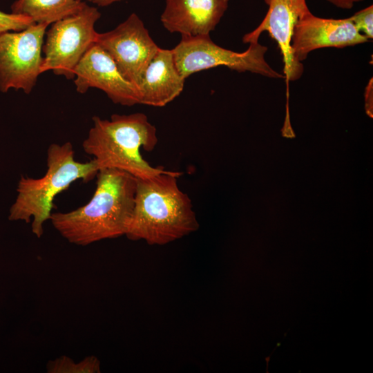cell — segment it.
Listing matches in <instances>:
<instances>
[{
  "instance_id": "3957f363",
  "label": "cell",
  "mask_w": 373,
  "mask_h": 373,
  "mask_svg": "<svg viewBox=\"0 0 373 373\" xmlns=\"http://www.w3.org/2000/svg\"><path fill=\"white\" fill-rule=\"evenodd\" d=\"M92 119L93 126L82 146L93 156L99 170L119 169L141 179L166 171L152 166L142 156L141 149L152 151L158 142L156 128L145 114H113L110 119L98 116Z\"/></svg>"
},
{
  "instance_id": "277c9868",
  "label": "cell",
  "mask_w": 373,
  "mask_h": 373,
  "mask_svg": "<svg viewBox=\"0 0 373 373\" xmlns=\"http://www.w3.org/2000/svg\"><path fill=\"white\" fill-rule=\"evenodd\" d=\"M46 164V173L40 178L21 177L8 217L12 221L31 222L32 232L38 238L44 234L45 222L50 220L55 196L77 180L90 181L99 171L93 159L87 162L76 161L70 142L50 144Z\"/></svg>"
},
{
  "instance_id": "30bf717a",
  "label": "cell",
  "mask_w": 373,
  "mask_h": 373,
  "mask_svg": "<svg viewBox=\"0 0 373 373\" xmlns=\"http://www.w3.org/2000/svg\"><path fill=\"white\" fill-rule=\"evenodd\" d=\"M74 75V83L79 93L96 88L104 91L115 104L128 106L140 104L138 88L122 75L110 55L96 43L78 62Z\"/></svg>"
},
{
  "instance_id": "7c38bea8",
  "label": "cell",
  "mask_w": 373,
  "mask_h": 373,
  "mask_svg": "<svg viewBox=\"0 0 373 373\" xmlns=\"http://www.w3.org/2000/svg\"><path fill=\"white\" fill-rule=\"evenodd\" d=\"M229 0H166L160 21L181 36L209 35L227 10Z\"/></svg>"
},
{
  "instance_id": "ac0fdd59",
  "label": "cell",
  "mask_w": 373,
  "mask_h": 373,
  "mask_svg": "<svg viewBox=\"0 0 373 373\" xmlns=\"http://www.w3.org/2000/svg\"><path fill=\"white\" fill-rule=\"evenodd\" d=\"M334 6L344 10L352 9L356 3L361 2L363 0H326Z\"/></svg>"
},
{
  "instance_id": "4fadbf2b",
  "label": "cell",
  "mask_w": 373,
  "mask_h": 373,
  "mask_svg": "<svg viewBox=\"0 0 373 373\" xmlns=\"http://www.w3.org/2000/svg\"><path fill=\"white\" fill-rule=\"evenodd\" d=\"M185 79L175 66L172 50L159 48L138 86L140 104L166 106L182 92Z\"/></svg>"
},
{
  "instance_id": "9a60e30c",
  "label": "cell",
  "mask_w": 373,
  "mask_h": 373,
  "mask_svg": "<svg viewBox=\"0 0 373 373\" xmlns=\"http://www.w3.org/2000/svg\"><path fill=\"white\" fill-rule=\"evenodd\" d=\"M48 373H99L100 361L95 356H88L81 361L75 362L67 356H61L46 364Z\"/></svg>"
},
{
  "instance_id": "d6986e66",
  "label": "cell",
  "mask_w": 373,
  "mask_h": 373,
  "mask_svg": "<svg viewBox=\"0 0 373 373\" xmlns=\"http://www.w3.org/2000/svg\"><path fill=\"white\" fill-rule=\"evenodd\" d=\"M372 78H371L367 84V85L365 87V103H366V108L367 112L370 114H372V111H370V108L372 110V106L370 105L372 102V91H373V84H372Z\"/></svg>"
},
{
  "instance_id": "5bb4252c",
  "label": "cell",
  "mask_w": 373,
  "mask_h": 373,
  "mask_svg": "<svg viewBox=\"0 0 373 373\" xmlns=\"http://www.w3.org/2000/svg\"><path fill=\"white\" fill-rule=\"evenodd\" d=\"M85 3L79 0H16L11 11L27 16L36 23L50 25L76 13Z\"/></svg>"
},
{
  "instance_id": "e0dca14e",
  "label": "cell",
  "mask_w": 373,
  "mask_h": 373,
  "mask_svg": "<svg viewBox=\"0 0 373 373\" xmlns=\"http://www.w3.org/2000/svg\"><path fill=\"white\" fill-rule=\"evenodd\" d=\"M356 29L368 40L373 38V6L370 5L350 17Z\"/></svg>"
},
{
  "instance_id": "2e32d148",
  "label": "cell",
  "mask_w": 373,
  "mask_h": 373,
  "mask_svg": "<svg viewBox=\"0 0 373 373\" xmlns=\"http://www.w3.org/2000/svg\"><path fill=\"white\" fill-rule=\"evenodd\" d=\"M32 23L35 22L27 16L0 11V34L10 30L21 31Z\"/></svg>"
},
{
  "instance_id": "ffe728a7",
  "label": "cell",
  "mask_w": 373,
  "mask_h": 373,
  "mask_svg": "<svg viewBox=\"0 0 373 373\" xmlns=\"http://www.w3.org/2000/svg\"><path fill=\"white\" fill-rule=\"evenodd\" d=\"M83 1V0H79ZM95 4H97L99 6H107L115 2L122 1V0H88Z\"/></svg>"
},
{
  "instance_id": "9c48e42d",
  "label": "cell",
  "mask_w": 373,
  "mask_h": 373,
  "mask_svg": "<svg viewBox=\"0 0 373 373\" xmlns=\"http://www.w3.org/2000/svg\"><path fill=\"white\" fill-rule=\"evenodd\" d=\"M368 41L350 17L326 19L309 11L300 17L294 26L291 39V56L296 63L303 64L313 50L345 48Z\"/></svg>"
},
{
  "instance_id": "ba28073f",
  "label": "cell",
  "mask_w": 373,
  "mask_h": 373,
  "mask_svg": "<svg viewBox=\"0 0 373 373\" xmlns=\"http://www.w3.org/2000/svg\"><path fill=\"white\" fill-rule=\"evenodd\" d=\"M95 43L110 55L122 75L137 88L160 48L135 13L131 14L115 29L97 32Z\"/></svg>"
},
{
  "instance_id": "7a4b0ae2",
  "label": "cell",
  "mask_w": 373,
  "mask_h": 373,
  "mask_svg": "<svg viewBox=\"0 0 373 373\" xmlns=\"http://www.w3.org/2000/svg\"><path fill=\"white\" fill-rule=\"evenodd\" d=\"M181 175L166 170L137 178L133 209L125 234L129 240L163 245L198 229L191 200L178 184Z\"/></svg>"
},
{
  "instance_id": "52a82bcc",
  "label": "cell",
  "mask_w": 373,
  "mask_h": 373,
  "mask_svg": "<svg viewBox=\"0 0 373 373\" xmlns=\"http://www.w3.org/2000/svg\"><path fill=\"white\" fill-rule=\"evenodd\" d=\"M46 23H32L16 32L0 34V91L21 89L29 94L41 73Z\"/></svg>"
},
{
  "instance_id": "6da1fadb",
  "label": "cell",
  "mask_w": 373,
  "mask_h": 373,
  "mask_svg": "<svg viewBox=\"0 0 373 373\" xmlns=\"http://www.w3.org/2000/svg\"><path fill=\"white\" fill-rule=\"evenodd\" d=\"M96 188L84 206L52 213L53 227L68 242L87 246L126 234L134 206L137 178L115 169L98 171Z\"/></svg>"
},
{
  "instance_id": "8fae6325",
  "label": "cell",
  "mask_w": 373,
  "mask_h": 373,
  "mask_svg": "<svg viewBox=\"0 0 373 373\" xmlns=\"http://www.w3.org/2000/svg\"><path fill=\"white\" fill-rule=\"evenodd\" d=\"M268 10L261 23L242 37V42H258L260 35L267 32L277 43L284 64L283 75L287 88L290 81H296L304 72L303 64L296 63L291 56V39L294 26L303 15L309 12L306 0H265Z\"/></svg>"
},
{
  "instance_id": "5b68a950",
  "label": "cell",
  "mask_w": 373,
  "mask_h": 373,
  "mask_svg": "<svg viewBox=\"0 0 373 373\" xmlns=\"http://www.w3.org/2000/svg\"><path fill=\"white\" fill-rule=\"evenodd\" d=\"M242 52L224 48L216 44L209 35L182 36L171 49L175 66L186 79L191 75L224 66L238 72H251L269 78L284 79L265 59L267 47L259 42L249 44Z\"/></svg>"
},
{
  "instance_id": "8992f818",
  "label": "cell",
  "mask_w": 373,
  "mask_h": 373,
  "mask_svg": "<svg viewBox=\"0 0 373 373\" xmlns=\"http://www.w3.org/2000/svg\"><path fill=\"white\" fill-rule=\"evenodd\" d=\"M101 17L97 8L85 3L76 13L52 23L43 45L41 73L52 70L68 79L88 48L95 43V24Z\"/></svg>"
}]
</instances>
